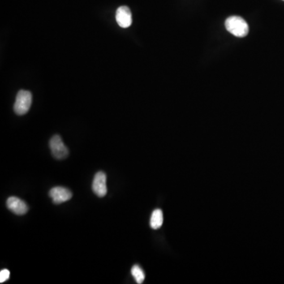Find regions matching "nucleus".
<instances>
[{"label":"nucleus","instance_id":"obj_3","mask_svg":"<svg viewBox=\"0 0 284 284\" xmlns=\"http://www.w3.org/2000/svg\"><path fill=\"white\" fill-rule=\"evenodd\" d=\"M49 146L52 156H54L56 160H63L68 156V148H66L59 135L52 137L49 142Z\"/></svg>","mask_w":284,"mask_h":284},{"label":"nucleus","instance_id":"obj_8","mask_svg":"<svg viewBox=\"0 0 284 284\" xmlns=\"http://www.w3.org/2000/svg\"><path fill=\"white\" fill-rule=\"evenodd\" d=\"M164 222V216H163L162 210L156 209L152 212L151 216L150 226L153 230L160 229L163 225Z\"/></svg>","mask_w":284,"mask_h":284},{"label":"nucleus","instance_id":"obj_11","mask_svg":"<svg viewBox=\"0 0 284 284\" xmlns=\"http://www.w3.org/2000/svg\"></svg>","mask_w":284,"mask_h":284},{"label":"nucleus","instance_id":"obj_9","mask_svg":"<svg viewBox=\"0 0 284 284\" xmlns=\"http://www.w3.org/2000/svg\"><path fill=\"white\" fill-rule=\"evenodd\" d=\"M131 274H132L137 284H141L144 282L145 275H144V271L142 270V268L140 266H138L137 264L133 266V268H131Z\"/></svg>","mask_w":284,"mask_h":284},{"label":"nucleus","instance_id":"obj_10","mask_svg":"<svg viewBox=\"0 0 284 284\" xmlns=\"http://www.w3.org/2000/svg\"><path fill=\"white\" fill-rule=\"evenodd\" d=\"M10 276V271L7 270V269H2L0 272V283L2 284V283L6 282V280H9Z\"/></svg>","mask_w":284,"mask_h":284},{"label":"nucleus","instance_id":"obj_7","mask_svg":"<svg viewBox=\"0 0 284 284\" xmlns=\"http://www.w3.org/2000/svg\"><path fill=\"white\" fill-rule=\"evenodd\" d=\"M117 23L122 28H128L132 24V14L130 8L126 6L118 7L115 14Z\"/></svg>","mask_w":284,"mask_h":284},{"label":"nucleus","instance_id":"obj_5","mask_svg":"<svg viewBox=\"0 0 284 284\" xmlns=\"http://www.w3.org/2000/svg\"><path fill=\"white\" fill-rule=\"evenodd\" d=\"M106 182L107 176L105 173L103 171L96 173L92 182V190L99 198H104V196H106L107 193H108Z\"/></svg>","mask_w":284,"mask_h":284},{"label":"nucleus","instance_id":"obj_4","mask_svg":"<svg viewBox=\"0 0 284 284\" xmlns=\"http://www.w3.org/2000/svg\"><path fill=\"white\" fill-rule=\"evenodd\" d=\"M49 196L54 204H60L70 200L72 198L73 194L68 189L62 186H56L50 190Z\"/></svg>","mask_w":284,"mask_h":284},{"label":"nucleus","instance_id":"obj_6","mask_svg":"<svg viewBox=\"0 0 284 284\" xmlns=\"http://www.w3.org/2000/svg\"><path fill=\"white\" fill-rule=\"evenodd\" d=\"M7 208L14 214L18 216H22L27 213L28 210V207L25 201L21 200L20 198L16 197H10L7 199L6 201Z\"/></svg>","mask_w":284,"mask_h":284},{"label":"nucleus","instance_id":"obj_1","mask_svg":"<svg viewBox=\"0 0 284 284\" xmlns=\"http://www.w3.org/2000/svg\"><path fill=\"white\" fill-rule=\"evenodd\" d=\"M227 30L237 37H245L249 33V26L247 22L238 16H231L225 22Z\"/></svg>","mask_w":284,"mask_h":284},{"label":"nucleus","instance_id":"obj_2","mask_svg":"<svg viewBox=\"0 0 284 284\" xmlns=\"http://www.w3.org/2000/svg\"><path fill=\"white\" fill-rule=\"evenodd\" d=\"M32 100V94L30 92L26 90L19 91L14 103V112L18 115L26 114L30 108Z\"/></svg>","mask_w":284,"mask_h":284}]
</instances>
